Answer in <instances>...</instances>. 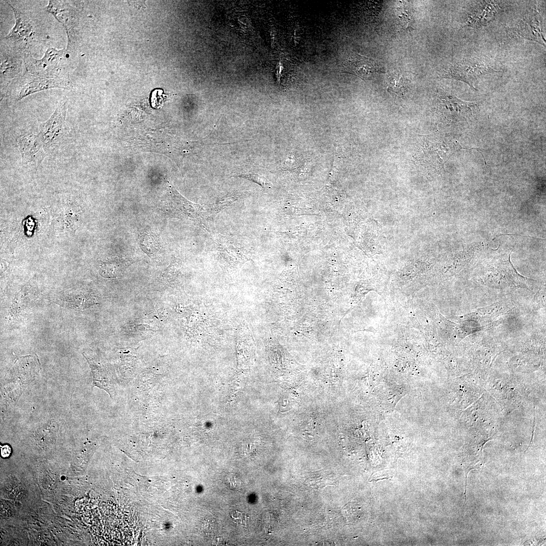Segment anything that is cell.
Returning <instances> with one entry per match:
<instances>
[{
  "instance_id": "obj_1",
  "label": "cell",
  "mask_w": 546,
  "mask_h": 546,
  "mask_svg": "<svg viewBox=\"0 0 546 546\" xmlns=\"http://www.w3.org/2000/svg\"><path fill=\"white\" fill-rule=\"evenodd\" d=\"M510 254H499L489 259L480 272L481 282L488 287L499 289L518 287L533 291L537 282L517 271L510 261Z\"/></svg>"
},
{
  "instance_id": "obj_2",
  "label": "cell",
  "mask_w": 546,
  "mask_h": 546,
  "mask_svg": "<svg viewBox=\"0 0 546 546\" xmlns=\"http://www.w3.org/2000/svg\"><path fill=\"white\" fill-rule=\"evenodd\" d=\"M66 51L49 48L42 58L37 59L26 49L23 58L26 73L32 75L51 78H69L66 62Z\"/></svg>"
},
{
  "instance_id": "obj_3",
  "label": "cell",
  "mask_w": 546,
  "mask_h": 546,
  "mask_svg": "<svg viewBox=\"0 0 546 546\" xmlns=\"http://www.w3.org/2000/svg\"><path fill=\"white\" fill-rule=\"evenodd\" d=\"M46 10L62 24L66 31V51L75 50L79 39V11L69 3L62 1H49Z\"/></svg>"
},
{
  "instance_id": "obj_4",
  "label": "cell",
  "mask_w": 546,
  "mask_h": 546,
  "mask_svg": "<svg viewBox=\"0 0 546 546\" xmlns=\"http://www.w3.org/2000/svg\"><path fill=\"white\" fill-rule=\"evenodd\" d=\"M498 71L484 60L469 59L451 64L442 70L440 76L461 80L475 89L473 85L475 80L487 74Z\"/></svg>"
},
{
  "instance_id": "obj_5",
  "label": "cell",
  "mask_w": 546,
  "mask_h": 546,
  "mask_svg": "<svg viewBox=\"0 0 546 546\" xmlns=\"http://www.w3.org/2000/svg\"><path fill=\"white\" fill-rule=\"evenodd\" d=\"M18 83L15 102L32 94L54 88L71 89L73 86L69 78H51L32 75L25 72L14 81Z\"/></svg>"
},
{
  "instance_id": "obj_6",
  "label": "cell",
  "mask_w": 546,
  "mask_h": 546,
  "mask_svg": "<svg viewBox=\"0 0 546 546\" xmlns=\"http://www.w3.org/2000/svg\"><path fill=\"white\" fill-rule=\"evenodd\" d=\"M21 49L10 47L1 52V86L3 89L8 88L15 79L25 72L23 53Z\"/></svg>"
},
{
  "instance_id": "obj_7",
  "label": "cell",
  "mask_w": 546,
  "mask_h": 546,
  "mask_svg": "<svg viewBox=\"0 0 546 546\" xmlns=\"http://www.w3.org/2000/svg\"><path fill=\"white\" fill-rule=\"evenodd\" d=\"M67 109L66 99L62 100L50 118L39 126V136L47 151L59 139L63 129Z\"/></svg>"
},
{
  "instance_id": "obj_8",
  "label": "cell",
  "mask_w": 546,
  "mask_h": 546,
  "mask_svg": "<svg viewBox=\"0 0 546 546\" xmlns=\"http://www.w3.org/2000/svg\"><path fill=\"white\" fill-rule=\"evenodd\" d=\"M11 8L15 19L14 27L4 39L10 43V46L22 50L26 48L22 42L26 41L34 34V23L26 13L14 7L8 3Z\"/></svg>"
},
{
  "instance_id": "obj_9",
  "label": "cell",
  "mask_w": 546,
  "mask_h": 546,
  "mask_svg": "<svg viewBox=\"0 0 546 546\" xmlns=\"http://www.w3.org/2000/svg\"><path fill=\"white\" fill-rule=\"evenodd\" d=\"M515 307L513 301L503 300L468 313L464 315L463 319L464 321L475 322L481 326L492 322L500 315L512 313Z\"/></svg>"
},
{
  "instance_id": "obj_10",
  "label": "cell",
  "mask_w": 546,
  "mask_h": 546,
  "mask_svg": "<svg viewBox=\"0 0 546 546\" xmlns=\"http://www.w3.org/2000/svg\"><path fill=\"white\" fill-rule=\"evenodd\" d=\"M17 143L23 164L30 166L39 165L47 151L38 134L31 133L20 136Z\"/></svg>"
},
{
  "instance_id": "obj_11",
  "label": "cell",
  "mask_w": 546,
  "mask_h": 546,
  "mask_svg": "<svg viewBox=\"0 0 546 546\" xmlns=\"http://www.w3.org/2000/svg\"><path fill=\"white\" fill-rule=\"evenodd\" d=\"M343 72L356 75L363 80H372L379 72L374 60L358 53H353L342 63Z\"/></svg>"
},
{
  "instance_id": "obj_12",
  "label": "cell",
  "mask_w": 546,
  "mask_h": 546,
  "mask_svg": "<svg viewBox=\"0 0 546 546\" xmlns=\"http://www.w3.org/2000/svg\"><path fill=\"white\" fill-rule=\"evenodd\" d=\"M476 105V103L467 102L450 95H444L439 98V111L450 117L468 116L472 113Z\"/></svg>"
},
{
  "instance_id": "obj_13",
  "label": "cell",
  "mask_w": 546,
  "mask_h": 546,
  "mask_svg": "<svg viewBox=\"0 0 546 546\" xmlns=\"http://www.w3.org/2000/svg\"><path fill=\"white\" fill-rule=\"evenodd\" d=\"M471 12L468 16L467 24L470 26L483 24L490 21L499 9L492 2H483Z\"/></svg>"
},
{
  "instance_id": "obj_14",
  "label": "cell",
  "mask_w": 546,
  "mask_h": 546,
  "mask_svg": "<svg viewBox=\"0 0 546 546\" xmlns=\"http://www.w3.org/2000/svg\"><path fill=\"white\" fill-rule=\"evenodd\" d=\"M132 261L124 258L116 257L103 262L101 268V274L107 278L120 276L131 263Z\"/></svg>"
},
{
  "instance_id": "obj_15",
  "label": "cell",
  "mask_w": 546,
  "mask_h": 546,
  "mask_svg": "<svg viewBox=\"0 0 546 546\" xmlns=\"http://www.w3.org/2000/svg\"><path fill=\"white\" fill-rule=\"evenodd\" d=\"M171 192L176 204L179 206L183 212L187 213L192 217H197L200 216L202 212V207L198 205L192 203L181 196L174 188H171Z\"/></svg>"
},
{
  "instance_id": "obj_16",
  "label": "cell",
  "mask_w": 546,
  "mask_h": 546,
  "mask_svg": "<svg viewBox=\"0 0 546 546\" xmlns=\"http://www.w3.org/2000/svg\"><path fill=\"white\" fill-rule=\"evenodd\" d=\"M407 80L401 73L394 72L388 76L387 87L390 92L401 95L405 92Z\"/></svg>"
},
{
  "instance_id": "obj_17",
  "label": "cell",
  "mask_w": 546,
  "mask_h": 546,
  "mask_svg": "<svg viewBox=\"0 0 546 546\" xmlns=\"http://www.w3.org/2000/svg\"><path fill=\"white\" fill-rule=\"evenodd\" d=\"M140 244L142 250L148 254L155 253L159 248L158 239L150 233H144L140 238Z\"/></svg>"
},
{
  "instance_id": "obj_18",
  "label": "cell",
  "mask_w": 546,
  "mask_h": 546,
  "mask_svg": "<svg viewBox=\"0 0 546 546\" xmlns=\"http://www.w3.org/2000/svg\"><path fill=\"white\" fill-rule=\"evenodd\" d=\"M534 307L536 308L545 306V287L539 288L536 293L534 299Z\"/></svg>"
},
{
  "instance_id": "obj_19",
  "label": "cell",
  "mask_w": 546,
  "mask_h": 546,
  "mask_svg": "<svg viewBox=\"0 0 546 546\" xmlns=\"http://www.w3.org/2000/svg\"><path fill=\"white\" fill-rule=\"evenodd\" d=\"M237 176L255 182L263 187L267 186L268 185L266 180L263 177H262L257 174H242L241 175H238Z\"/></svg>"
},
{
  "instance_id": "obj_20",
  "label": "cell",
  "mask_w": 546,
  "mask_h": 546,
  "mask_svg": "<svg viewBox=\"0 0 546 546\" xmlns=\"http://www.w3.org/2000/svg\"><path fill=\"white\" fill-rule=\"evenodd\" d=\"M231 517L235 523L241 526H246L248 520V517L246 514L239 511L233 512Z\"/></svg>"
},
{
  "instance_id": "obj_21",
  "label": "cell",
  "mask_w": 546,
  "mask_h": 546,
  "mask_svg": "<svg viewBox=\"0 0 546 546\" xmlns=\"http://www.w3.org/2000/svg\"><path fill=\"white\" fill-rule=\"evenodd\" d=\"M11 453V448L8 445L1 446V455L3 458L8 457Z\"/></svg>"
}]
</instances>
